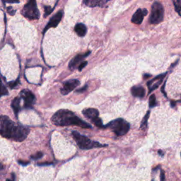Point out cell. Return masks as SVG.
<instances>
[{"label":"cell","instance_id":"cell-1","mask_svg":"<svg viewBox=\"0 0 181 181\" xmlns=\"http://www.w3.org/2000/svg\"><path fill=\"white\" fill-rule=\"evenodd\" d=\"M29 133V129L26 127L17 124L9 117L0 116V135L7 139L16 141H22Z\"/></svg>","mask_w":181,"mask_h":181},{"label":"cell","instance_id":"cell-2","mask_svg":"<svg viewBox=\"0 0 181 181\" xmlns=\"http://www.w3.org/2000/svg\"><path fill=\"white\" fill-rule=\"evenodd\" d=\"M52 122L57 126H78L82 128H92L91 125L77 116L73 112L68 110H60L51 118Z\"/></svg>","mask_w":181,"mask_h":181},{"label":"cell","instance_id":"cell-3","mask_svg":"<svg viewBox=\"0 0 181 181\" xmlns=\"http://www.w3.org/2000/svg\"><path fill=\"white\" fill-rule=\"evenodd\" d=\"M73 138L75 141L77 142V145L81 149L83 150H88L93 148H101V147L106 146V144H102L97 141H94L90 140L89 138H88L86 136L81 135L77 131L72 132Z\"/></svg>","mask_w":181,"mask_h":181},{"label":"cell","instance_id":"cell-4","mask_svg":"<svg viewBox=\"0 0 181 181\" xmlns=\"http://www.w3.org/2000/svg\"><path fill=\"white\" fill-rule=\"evenodd\" d=\"M103 128H108L117 136H122L127 134L129 131L130 125L128 122L122 118H118L113 120L104 126Z\"/></svg>","mask_w":181,"mask_h":181},{"label":"cell","instance_id":"cell-5","mask_svg":"<svg viewBox=\"0 0 181 181\" xmlns=\"http://www.w3.org/2000/svg\"><path fill=\"white\" fill-rule=\"evenodd\" d=\"M163 15L164 9L163 5L158 1L153 3L149 18V22L151 24H158L161 23L163 19Z\"/></svg>","mask_w":181,"mask_h":181},{"label":"cell","instance_id":"cell-6","mask_svg":"<svg viewBox=\"0 0 181 181\" xmlns=\"http://www.w3.org/2000/svg\"><path fill=\"white\" fill-rule=\"evenodd\" d=\"M23 16L28 19H38L40 17V13L38 9L36 1L31 0L26 4L21 11Z\"/></svg>","mask_w":181,"mask_h":181},{"label":"cell","instance_id":"cell-7","mask_svg":"<svg viewBox=\"0 0 181 181\" xmlns=\"http://www.w3.org/2000/svg\"><path fill=\"white\" fill-rule=\"evenodd\" d=\"M83 115L85 118L90 120L93 122L95 125L99 127H104L102 120L99 118V112L97 109L95 108H86L82 111Z\"/></svg>","mask_w":181,"mask_h":181},{"label":"cell","instance_id":"cell-8","mask_svg":"<svg viewBox=\"0 0 181 181\" xmlns=\"http://www.w3.org/2000/svg\"><path fill=\"white\" fill-rule=\"evenodd\" d=\"M20 99L24 100V107L26 109L31 108L35 101V95L28 89H24L20 92Z\"/></svg>","mask_w":181,"mask_h":181},{"label":"cell","instance_id":"cell-9","mask_svg":"<svg viewBox=\"0 0 181 181\" xmlns=\"http://www.w3.org/2000/svg\"><path fill=\"white\" fill-rule=\"evenodd\" d=\"M79 84H80V82L78 79H70L67 81L63 84V86L61 88V93L62 95H67Z\"/></svg>","mask_w":181,"mask_h":181},{"label":"cell","instance_id":"cell-10","mask_svg":"<svg viewBox=\"0 0 181 181\" xmlns=\"http://www.w3.org/2000/svg\"><path fill=\"white\" fill-rule=\"evenodd\" d=\"M166 73L158 75V76L156 77L155 78H154L152 79V80L149 81V82H147V86H148L149 93L156 89V88L161 85L162 82H163V79H164V77H166Z\"/></svg>","mask_w":181,"mask_h":181},{"label":"cell","instance_id":"cell-11","mask_svg":"<svg viewBox=\"0 0 181 181\" xmlns=\"http://www.w3.org/2000/svg\"><path fill=\"white\" fill-rule=\"evenodd\" d=\"M62 16H63V11L62 10L59 11L56 14H54V16L50 18V20L49 21L48 25L45 26L44 31H43V33H45V32L48 31L49 28L57 27V26H58V24H59V23L60 22V21L62 19Z\"/></svg>","mask_w":181,"mask_h":181},{"label":"cell","instance_id":"cell-12","mask_svg":"<svg viewBox=\"0 0 181 181\" xmlns=\"http://www.w3.org/2000/svg\"><path fill=\"white\" fill-rule=\"evenodd\" d=\"M148 14V11L146 9H139L136 11L135 14L132 18V22L135 24H141L144 19V17Z\"/></svg>","mask_w":181,"mask_h":181},{"label":"cell","instance_id":"cell-13","mask_svg":"<svg viewBox=\"0 0 181 181\" xmlns=\"http://www.w3.org/2000/svg\"><path fill=\"white\" fill-rule=\"evenodd\" d=\"M90 52H88L85 54H77V56H75L72 60H71L69 64V68L71 70H74L77 68V66L81 64L82 62L85 58L88 55H89Z\"/></svg>","mask_w":181,"mask_h":181},{"label":"cell","instance_id":"cell-14","mask_svg":"<svg viewBox=\"0 0 181 181\" xmlns=\"http://www.w3.org/2000/svg\"><path fill=\"white\" fill-rule=\"evenodd\" d=\"M108 1H104V0H86L83 1L84 4L90 7H104Z\"/></svg>","mask_w":181,"mask_h":181},{"label":"cell","instance_id":"cell-15","mask_svg":"<svg viewBox=\"0 0 181 181\" xmlns=\"http://www.w3.org/2000/svg\"><path fill=\"white\" fill-rule=\"evenodd\" d=\"M131 93L135 97L143 98L145 95V89L141 86H135L131 88Z\"/></svg>","mask_w":181,"mask_h":181},{"label":"cell","instance_id":"cell-16","mask_svg":"<svg viewBox=\"0 0 181 181\" xmlns=\"http://www.w3.org/2000/svg\"><path fill=\"white\" fill-rule=\"evenodd\" d=\"M21 99L20 97H16L13 100L12 103H11V107H12L13 110L16 115V117H18V114L19 111L21 110Z\"/></svg>","mask_w":181,"mask_h":181},{"label":"cell","instance_id":"cell-17","mask_svg":"<svg viewBox=\"0 0 181 181\" xmlns=\"http://www.w3.org/2000/svg\"><path fill=\"white\" fill-rule=\"evenodd\" d=\"M74 31L76 32L77 35L80 37L84 36L86 34V32H87V28H86V26L84 25V24H77L74 27Z\"/></svg>","mask_w":181,"mask_h":181},{"label":"cell","instance_id":"cell-18","mask_svg":"<svg viewBox=\"0 0 181 181\" xmlns=\"http://www.w3.org/2000/svg\"><path fill=\"white\" fill-rule=\"evenodd\" d=\"M175 10L181 16V1L180 0H175L173 1Z\"/></svg>","mask_w":181,"mask_h":181},{"label":"cell","instance_id":"cell-19","mask_svg":"<svg viewBox=\"0 0 181 181\" xmlns=\"http://www.w3.org/2000/svg\"><path fill=\"white\" fill-rule=\"evenodd\" d=\"M8 94V90H7V88L5 87V86L2 84L1 80L0 79V98L2 96H5Z\"/></svg>","mask_w":181,"mask_h":181},{"label":"cell","instance_id":"cell-20","mask_svg":"<svg viewBox=\"0 0 181 181\" xmlns=\"http://www.w3.org/2000/svg\"><path fill=\"white\" fill-rule=\"evenodd\" d=\"M149 115H150V112H149V111H148V112H147V113H146V115L144 116V119H143L142 121H141V129H144V128L146 127L147 121H148V119H149Z\"/></svg>","mask_w":181,"mask_h":181},{"label":"cell","instance_id":"cell-21","mask_svg":"<svg viewBox=\"0 0 181 181\" xmlns=\"http://www.w3.org/2000/svg\"><path fill=\"white\" fill-rule=\"evenodd\" d=\"M54 8V7L53 8H51V7L50 6H44V9H45V14H44V17L48 16V15H50L52 11H53V9Z\"/></svg>","mask_w":181,"mask_h":181},{"label":"cell","instance_id":"cell-22","mask_svg":"<svg viewBox=\"0 0 181 181\" xmlns=\"http://www.w3.org/2000/svg\"><path fill=\"white\" fill-rule=\"evenodd\" d=\"M156 105V99L155 95H152L149 98V106L150 107H154Z\"/></svg>","mask_w":181,"mask_h":181},{"label":"cell","instance_id":"cell-23","mask_svg":"<svg viewBox=\"0 0 181 181\" xmlns=\"http://www.w3.org/2000/svg\"><path fill=\"white\" fill-rule=\"evenodd\" d=\"M43 156V154L42 152H38L35 154H34V155H32L31 158L32 159L37 160V159H39V158H42Z\"/></svg>","mask_w":181,"mask_h":181},{"label":"cell","instance_id":"cell-24","mask_svg":"<svg viewBox=\"0 0 181 181\" xmlns=\"http://www.w3.org/2000/svg\"><path fill=\"white\" fill-rule=\"evenodd\" d=\"M18 83H19V81H18V80L15 81V82H9V86H10V88H15L17 86V85L18 84Z\"/></svg>","mask_w":181,"mask_h":181},{"label":"cell","instance_id":"cell-25","mask_svg":"<svg viewBox=\"0 0 181 181\" xmlns=\"http://www.w3.org/2000/svg\"><path fill=\"white\" fill-rule=\"evenodd\" d=\"M87 64H88V62H86V61H84V62H82V63H81L79 66V71H82L83 68L85 67L86 65H87Z\"/></svg>","mask_w":181,"mask_h":181},{"label":"cell","instance_id":"cell-26","mask_svg":"<svg viewBox=\"0 0 181 181\" xmlns=\"http://www.w3.org/2000/svg\"><path fill=\"white\" fill-rule=\"evenodd\" d=\"M7 11H8V13L10 15H14L15 13H16V10H14V9H13L11 7H7Z\"/></svg>","mask_w":181,"mask_h":181},{"label":"cell","instance_id":"cell-27","mask_svg":"<svg viewBox=\"0 0 181 181\" xmlns=\"http://www.w3.org/2000/svg\"><path fill=\"white\" fill-rule=\"evenodd\" d=\"M87 87H88V86H87V85H86V86H85L84 88H80V89L77 90V93H82V92H84V91H85V90H86V88H87Z\"/></svg>","mask_w":181,"mask_h":181},{"label":"cell","instance_id":"cell-28","mask_svg":"<svg viewBox=\"0 0 181 181\" xmlns=\"http://www.w3.org/2000/svg\"><path fill=\"white\" fill-rule=\"evenodd\" d=\"M161 181H165V173L163 171H161Z\"/></svg>","mask_w":181,"mask_h":181},{"label":"cell","instance_id":"cell-29","mask_svg":"<svg viewBox=\"0 0 181 181\" xmlns=\"http://www.w3.org/2000/svg\"><path fill=\"white\" fill-rule=\"evenodd\" d=\"M18 163L19 164H21V165H22V166H26V165H28V164H29V162L28 161H21V160H19V161H18Z\"/></svg>","mask_w":181,"mask_h":181},{"label":"cell","instance_id":"cell-30","mask_svg":"<svg viewBox=\"0 0 181 181\" xmlns=\"http://www.w3.org/2000/svg\"><path fill=\"white\" fill-rule=\"evenodd\" d=\"M52 163H51V162H48V163H47V162H45V163H38V166H48V165H52Z\"/></svg>","mask_w":181,"mask_h":181},{"label":"cell","instance_id":"cell-31","mask_svg":"<svg viewBox=\"0 0 181 181\" xmlns=\"http://www.w3.org/2000/svg\"><path fill=\"white\" fill-rule=\"evenodd\" d=\"M158 154H160V155H161V156L162 155V156H163V152H162L161 150H159V151H158Z\"/></svg>","mask_w":181,"mask_h":181},{"label":"cell","instance_id":"cell-32","mask_svg":"<svg viewBox=\"0 0 181 181\" xmlns=\"http://www.w3.org/2000/svg\"><path fill=\"white\" fill-rule=\"evenodd\" d=\"M6 181H11V180H7Z\"/></svg>","mask_w":181,"mask_h":181}]
</instances>
